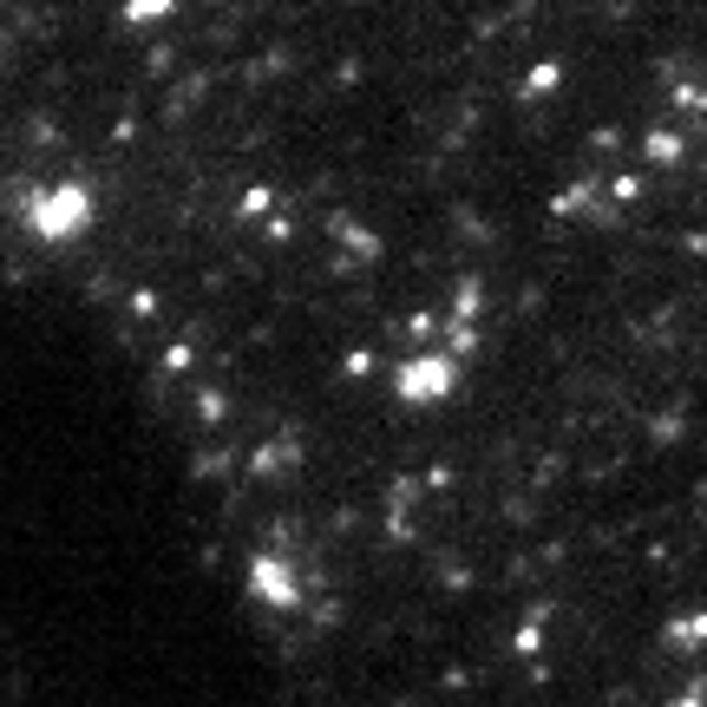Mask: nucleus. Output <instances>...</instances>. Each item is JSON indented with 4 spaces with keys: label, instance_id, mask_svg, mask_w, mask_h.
<instances>
[{
    "label": "nucleus",
    "instance_id": "1",
    "mask_svg": "<svg viewBox=\"0 0 707 707\" xmlns=\"http://www.w3.org/2000/svg\"><path fill=\"white\" fill-rule=\"evenodd\" d=\"M26 223H33V236L66 243V236H79V230L92 223V190H86V184H53V190H40V197L26 203Z\"/></svg>",
    "mask_w": 707,
    "mask_h": 707
}]
</instances>
